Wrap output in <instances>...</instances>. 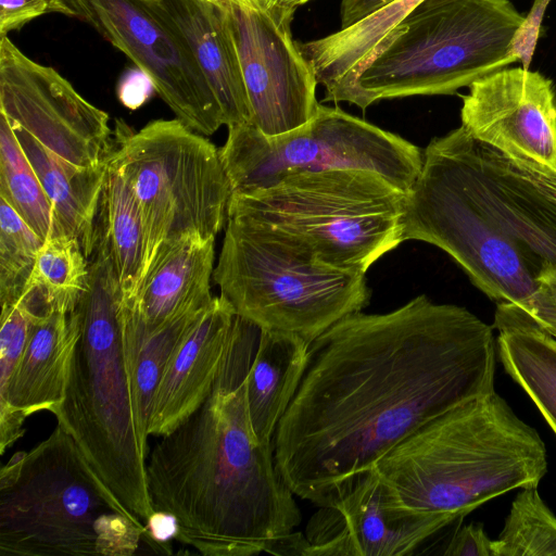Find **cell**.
<instances>
[{
  "mask_svg": "<svg viewBox=\"0 0 556 556\" xmlns=\"http://www.w3.org/2000/svg\"><path fill=\"white\" fill-rule=\"evenodd\" d=\"M494 150V149H493ZM500 161L518 177L526 180L556 204V173L543 170L523 161L510 159L494 150Z\"/></svg>",
  "mask_w": 556,
  "mask_h": 556,
  "instance_id": "cell-37",
  "label": "cell"
},
{
  "mask_svg": "<svg viewBox=\"0 0 556 556\" xmlns=\"http://www.w3.org/2000/svg\"><path fill=\"white\" fill-rule=\"evenodd\" d=\"M146 526L59 425L0 470V555H132Z\"/></svg>",
  "mask_w": 556,
  "mask_h": 556,
  "instance_id": "cell-5",
  "label": "cell"
},
{
  "mask_svg": "<svg viewBox=\"0 0 556 556\" xmlns=\"http://www.w3.org/2000/svg\"><path fill=\"white\" fill-rule=\"evenodd\" d=\"M494 556H556V516L536 486L522 488L511 503Z\"/></svg>",
  "mask_w": 556,
  "mask_h": 556,
  "instance_id": "cell-30",
  "label": "cell"
},
{
  "mask_svg": "<svg viewBox=\"0 0 556 556\" xmlns=\"http://www.w3.org/2000/svg\"><path fill=\"white\" fill-rule=\"evenodd\" d=\"M110 153L140 204L144 277L170 245L215 238L227 223L231 188L219 149L178 118L156 119L139 131L117 121Z\"/></svg>",
  "mask_w": 556,
  "mask_h": 556,
  "instance_id": "cell-9",
  "label": "cell"
},
{
  "mask_svg": "<svg viewBox=\"0 0 556 556\" xmlns=\"http://www.w3.org/2000/svg\"><path fill=\"white\" fill-rule=\"evenodd\" d=\"M236 314L214 296L174 353L156 388L149 435L162 437L193 414L211 394L233 327Z\"/></svg>",
  "mask_w": 556,
  "mask_h": 556,
  "instance_id": "cell-19",
  "label": "cell"
},
{
  "mask_svg": "<svg viewBox=\"0 0 556 556\" xmlns=\"http://www.w3.org/2000/svg\"><path fill=\"white\" fill-rule=\"evenodd\" d=\"M444 1H448V0H424L419 5L420 7L432 5V4L444 2Z\"/></svg>",
  "mask_w": 556,
  "mask_h": 556,
  "instance_id": "cell-41",
  "label": "cell"
},
{
  "mask_svg": "<svg viewBox=\"0 0 556 556\" xmlns=\"http://www.w3.org/2000/svg\"><path fill=\"white\" fill-rule=\"evenodd\" d=\"M395 0H341V28L351 26Z\"/></svg>",
  "mask_w": 556,
  "mask_h": 556,
  "instance_id": "cell-39",
  "label": "cell"
},
{
  "mask_svg": "<svg viewBox=\"0 0 556 556\" xmlns=\"http://www.w3.org/2000/svg\"><path fill=\"white\" fill-rule=\"evenodd\" d=\"M211 1H213V2H215V3H217V4H219V5H222V7H224V8H227L228 2H229V0H211Z\"/></svg>",
  "mask_w": 556,
  "mask_h": 556,
  "instance_id": "cell-42",
  "label": "cell"
},
{
  "mask_svg": "<svg viewBox=\"0 0 556 556\" xmlns=\"http://www.w3.org/2000/svg\"><path fill=\"white\" fill-rule=\"evenodd\" d=\"M445 556H494L493 540L483 523L471 522L457 529L442 553Z\"/></svg>",
  "mask_w": 556,
  "mask_h": 556,
  "instance_id": "cell-34",
  "label": "cell"
},
{
  "mask_svg": "<svg viewBox=\"0 0 556 556\" xmlns=\"http://www.w3.org/2000/svg\"><path fill=\"white\" fill-rule=\"evenodd\" d=\"M422 1L395 0L331 35L298 42L325 88L324 101L344 100L376 47Z\"/></svg>",
  "mask_w": 556,
  "mask_h": 556,
  "instance_id": "cell-23",
  "label": "cell"
},
{
  "mask_svg": "<svg viewBox=\"0 0 556 556\" xmlns=\"http://www.w3.org/2000/svg\"><path fill=\"white\" fill-rule=\"evenodd\" d=\"M0 197L43 240L54 236L51 203L7 116L0 112Z\"/></svg>",
  "mask_w": 556,
  "mask_h": 556,
  "instance_id": "cell-29",
  "label": "cell"
},
{
  "mask_svg": "<svg viewBox=\"0 0 556 556\" xmlns=\"http://www.w3.org/2000/svg\"><path fill=\"white\" fill-rule=\"evenodd\" d=\"M207 306L186 312L151 330L143 323L136 301H121L123 351L132 379L139 426L147 437L160 380L174 353Z\"/></svg>",
  "mask_w": 556,
  "mask_h": 556,
  "instance_id": "cell-26",
  "label": "cell"
},
{
  "mask_svg": "<svg viewBox=\"0 0 556 556\" xmlns=\"http://www.w3.org/2000/svg\"><path fill=\"white\" fill-rule=\"evenodd\" d=\"M155 88L149 76L141 70L128 71L121 79L117 96L122 104L130 110L142 106Z\"/></svg>",
  "mask_w": 556,
  "mask_h": 556,
  "instance_id": "cell-38",
  "label": "cell"
},
{
  "mask_svg": "<svg viewBox=\"0 0 556 556\" xmlns=\"http://www.w3.org/2000/svg\"><path fill=\"white\" fill-rule=\"evenodd\" d=\"M405 192L367 169L296 173L231 193L227 217L279 232L320 261L366 273L403 237Z\"/></svg>",
  "mask_w": 556,
  "mask_h": 556,
  "instance_id": "cell-7",
  "label": "cell"
},
{
  "mask_svg": "<svg viewBox=\"0 0 556 556\" xmlns=\"http://www.w3.org/2000/svg\"><path fill=\"white\" fill-rule=\"evenodd\" d=\"M213 279L235 314L313 342L370 299L365 273L329 265L261 224L227 217Z\"/></svg>",
  "mask_w": 556,
  "mask_h": 556,
  "instance_id": "cell-8",
  "label": "cell"
},
{
  "mask_svg": "<svg viewBox=\"0 0 556 556\" xmlns=\"http://www.w3.org/2000/svg\"><path fill=\"white\" fill-rule=\"evenodd\" d=\"M430 143L471 202L541 268L556 267V204L508 169L463 126Z\"/></svg>",
  "mask_w": 556,
  "mask_h": 556,
  "instance_id": "cell-16",
  "label": "cell"
},
{
  "mask_svg": "<svg viewBox=\"0 0 556 556\" xmlns=\"http://www.w3.org/2000/svg\"><path fill=\"white\" fill-rule=\"evenodd\" d=\"M447 516L392 506L375 470L343 500L321 506L306 526V556H403L454 523Z\"/></svg>",
  "mask_w": 556,
  "mask_h": 556,
  "instance_id": "cell-17",
  "label": "cell"
},
{
  "mask_svg": "<svg viewBox=\"0 0 556 556\" xmlns=\"http://www.w3.org/2000/svg\"><path fill=\"white\" fill-rule=\"evenodd\" d=\"M509 0H448L418 5L375 49L344 98L365 110L382 99L454 94L519 61L525 22Z\"/></svg>",
  "mask_w": 556,
  "mask_h": 556,
  "instance_id": "cell-6",
  "label": "cell"
},
{
  "mask_svg": "<svg viewBox=\"0 0 556 556\" xmlns=\"http://www.w3.org/2000/svg\"><path fill=\"white\" fill-rule=\"evenodd\" d=\"M78 338L76 308L34 318L23 355L0 391L1 454L23 435L27 417L42 410L54 415L61 407Z\"/></svg>",
  "mask_w": 556,
  "mask_h": 556,
  "instance_id": "cell-18",
  "label": "cell"
},
{
  "mask_svg": "<svg viewBox=\"0 0 556 556\" xmlns=\"http://www.w3.org/2000/svg\"><path fill=\"white\" fill-rule=\"evenodd\" d=\"M530 313L541 327L556 337V267L541 268Z\"/></svg>",
  "mask_w": 556,
  "mask_h": 556,
  "instance_id": "cell-33",
  "label": "cell"
},
{
  "mask_svg": "<svg viewBox=\"0 0 556 556\" xmlns=\"http://www.w3.org/2000/svg\"><path fill=\"white\" fill-rule=\"evenodd\" d=\"M219 154L231 193L263 189L296 173L329 169L372 170L406 193L424 157L399 135L321 103L307 123L276 136L251 123L229 126Z\"/></svg>",
  "mask_w": 556,
  "mask_h": 556,
  "instance_id": "cell-10",
  "label": "cell"
},
{
  "mask_svg": "<svg viewBox=\"0 0 556 556\" xmlns=\"http://www.w3.org/2000/svg\"><path fill=\"white\" fill-rule=\"evenodd\" d=\"M43 240L0 197V300L1 308L16 304L34 270Z\"/></svg>",
  "mask_w": 556,
  "mask_h": 556,
  "instance_id": "cell-31",
  "label": "cell"
},
{
  "mask_svg": "<svg viewBox=\"0 0 556 556\" xmlns=\"http://www.w3.org/2000/svg\"><path fill=\"white\" fill-rule=\"evenodd\" d=\"M229 24L251 109L267 136L290 131L316 113L317 80L292 38L295 9L271 0H229Z\"/></svg>",
  "mask_w": 556,
  "mask_h": 556,
  "instance_id": "cell-13",
  "label": "cell"
},
{
  "mask_svg": "<svg viewBox=\"0 0 556 556\" xmlns=\"http://www.w3.org/2000/svg\"><path fill=\"white\" fill-rule=\"evenodd\" d=\"M551 0H534L514 41V51L523 68H529L539 39L544 13Z\"/></svg>",
  "mask_w": 556,
  "mask_h": 556,
  "instance_id": "cell-35",
  "label": "cell"
},
{
  "mask_svg": "<svg viewBox=\"0 0 556 556\" xmlns=\"http://www.w3.org/2000/svg\"><path fill=\"white\" fill-rule=\"evenodd\" d=\"M84 20L146 73L176 117L201 135L224 125L219 104L181 31L159 0H50Z\"/></svg>",
  "mask_w": 556,
  "mask_h": 556,
  "instance_id": "cell-12",
  "label": "cell"
},
{
  "mask_svg": "<svg viewBox=\"0 0 556 556\" xmlns=\"http://www.w3.org/2000/svg\"><path fill=\"white\" fill-rule=\"evenodd\" d=\"M89 261L79 242L68 236L43 241L26 289L20 299L35 317L72 313L88 286Z\"/></svg>",
  "mask_w": 556,
  "mask_h": 556,
  "instance_id": "cell-28",
  "label": "cell"
},
{
  "mask_svg": "<svg viewBox=\"0 0 556 556\" xmlns=\"http://www.w3.org/2000/svg\"><path fill=\"white\" fill-rule=\"evenodd\" d=\"M496 345L506 372L526 391L556 434V338L517 305L496 303Z\"/></svg>",
  "mask_w": 556,
  "mask_h": 556,
  "instance_id": "cell-25",
  "label": "cell"
},
{
  "mask_svg": "<svg viewBox=\"0 0 556 556\" xmlns=\"http://www.w3.org/2000/svg\"><path fill=\"white\" fill-rule=\"evenodd\" d=\"M186 38L227 127L251 123V109L227 9L211 0H159Z\"/></svg>",
  "mask_w": 556,
  "mask_h": 556,
  "instance_id": "cell-20",
  "label": "cell"
},
{
  "mask_svg": "<svg viewBox=\"0 0 556 556\" xmlns=\"http://www.w3.org/2000/svg\"><path fill=\"white\" fill-rule=\"evenodd\" d=\"M422 152L405 193L404 241L438 247L491 300L529 308L541 267L471 202L430 142Z\"/></svg>",
  "mask_w": 556,
  "mask_h": 556,
  "instance_id": "cell-11",
  "label": "cell"
},
{
  "mask_svg": "<svg viewBox=\"0 0 556 556\" xmlns=\"http://www.w3.org/2000/svg\"><path fill=\"white\" fill-rule=\"evenodd\" d=\"M308 348L298 336L260 329L245 377L250 422L258 441L271 443L306 370Z\"/></svg>",
  "mask_w": 556,
  "mask_h": 556,
  "instance_id": "cell-24",
  "label": "cell"
},
{
  "mask_svg": "<svg viewBox=\"0 0 556 556\" xmlns=\"http://www.w3.org/2000/svg\"><path fill=\"white\" fill-rule=\"evenodd\" d=\"M88 261V286L76 307L79 338L54 416L108 490L147 527L155 515L147 484L148 437L137 417L123 351L122 293L102 228Z\"/></svg>",
  "mask_w": 556,
  "mask_h": 556,
  "instance_id": "cell-4",
  "label": "cell"
},
{
  "mask_svg": "<svg viewBox=\"0 0 556 556\" xmlns=\"http://www.w3.org/2000/svg\"><path fill=\"white\" fill-rule=\"evenodd\" d=\"M50 0H0V36L49 12Z\"/></svg>",
  "mask_w": 556,
  "mask_h": 556,
  "instance_id": "cell-36",
  "label": "cell"
},
{
  "mask_svg": "<svg viewBox=\"0 0 556 556\" xmlns=\"http://www.w3.org/2000/svg\"><path fill=\"white\" fill-rule=\"evenodd\" d=\"M97 222L109 242L122 299L135 302L146 274L147 238L137 195L110 151Z\"/></svg>",
  "mask_w": 556,
  "mask_h": 556,
  "instance_id": "cell-27",
  "label": "cell"
},
{
  "mask_svg": "<svg viewBox=\"0 0 556 556\" xmlns=\"http://www.w3.org/2000/svg\"><path fill=\"white\" fill-rule=\"evenodd\" d=\"M214 241L215 238H186L164 250L153 262L136 300L149 329L212 302Z\"/></svg>",
  "mask_w": 556,
  "mask_h": 556,
  "instance_id": "cell-21",
  "label": "cell"
},
{
  "mask_svg": "<svg viewBox=\"0 0 556 556\" xmlns=\"http://www.w3.org/2000/svg\"><path fill=\"white\" fill-rule=\"evenodd\" d=\"M12 128L51 203L54 236L76 239L89 257L97 240L108 155L97 167L77 168L48 151L24 129L15 125Z\"/></svg>",
  "mask_w": 556,
  "mask_h": 556,
  "instance_id": "cell-22",
  "label": "cell"
},
{
  "mask_svg": "<svg viewBox=\"0 0 556 556\" xmlns=\"http://www.w3.org/2000/svg\"><path fill=\"white\" fill-rule=\"evenodd\" d=\"M258 334L236 315L211 394L161 437L147 460L155 513L172 517L175 538L205 556L267 553L302 520L273 443L258 441L250 422L245 377Z\"/></svg>",
  "mask_w": 556,
  "mask_h": 556,
  "instance_id": "cell-2",
  "label": "cell"
},
{
  "mask_svg": "<svg viewBox=\"0 0 556 556\" xmlns=\"http://www.w3.org/2000/svg\"><path fill=\"white\" fill-rule=\"evenodd\" d=\"M0 112L12 125L77 168L105 160L112 130L106 112L92 105L54 68L0 39Z\"/></svg>",
  "mask_w": 556,
  "mask_h": 556,
  "instance_id": "cell-14",
  "label": "cell"
},
{
  "mask_svg": "<svg viewBox=\"0 0 556 556\" xmlns=\"http://www.w3.org/2000/svg\"><path fill=\"white\" fill-rule=\"evenodd\" d=\"M34 316L17 302L1 308L0 391L10 382L28 341Z\"/></svg>",
  "mask_w": 556,
  "mask_h": 556,
  "instance_id": "cell-32",
  "label": "cell"
},
{
  "mask_svg": "<svg viewBox=\"0 0 556 556\" xmlns=\"http://www.w3.org/2000/svg\"><path fill=\"white\" fill-rule=\"evenodd\" d=\"M493 327L421 294L350 314L309 343L306 370L273 438L293 494L331 506L428 421L495 391Z\"/></svg>",
  "mask_w": 556,
  "mask_h": 556,
  "instance_id": "cell-1",
  "label": "cell"
},
{
  "mask_svg": "<svg viewBox=\"0 0 556 556\" xmlns=\"http://www.w3.org/2000/svg\"><path fill=\"white\" fill-rule=\"evenodd\" d=\"M462 126L503 155L556 173V91L536 71L504 67L462 96Z\"/></svg>",
  "mask_w": 556,
  "mask_h": 556,
  "instance_id": "cell-15",
  "label": "cell"
},
{
  "mask_svg": "<svg viewBox=\"0 0 556 556\" xmlns=\"http://www.w3.org/2000/svg\"><path fill=\"white\" fill-rule=\"evenodd\" d=\"M374 470L395 508L458 521L494 497L538 486L547 453L536 430L493 391L428 421Z\"/></svg>",
  "mask_w": 556,
  "mask_h": 556,
  "instance_id": "cell-3",
  "label": "cell"
},
{
  "mask_svg": "<svg viewBox=\"0 0 556 556\" xmlns=\"http://www.w3.org/2000/svg\"><path fill=\"white\" fill-rule=\"evenodd\" d=\"M271 1L279 5H282V7L296 9V7L307 2L309 0H271Z\"/></svg>",
  "mask_w": 556,
  "mask_h": 556,
  "instance_id": "cell-40",
  "label": "cell"
}]
</instances>
